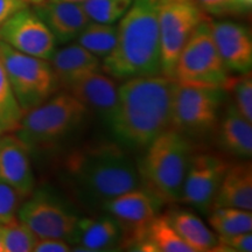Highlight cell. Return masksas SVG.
<instances>
[{
  "instance_id": "cell-1",
  "label": "cell",
  "mask_w": 252,
  "mask_h": 252,
  "mask_svg": "<svg viewBox=\"0 0 252 252\" xmlns=\"http://www.w3.org/2000/svg\"><path fill=\"white\" fill-rule=\"evenodd\" d=\"M175 83L162 74L124 80L109 125L118 144L144 150L168 130Z\"/></svg>"
},
{
  "instance_id": "cell-2",
  "label": "cell",
  "mask_w": 252,
  "mask_h": 252,
  "mask_svg": "<svg viewBox=\"0 0 252 252\" xmlns=\"http://www.w3.org/2000/svg\"><path fill=\"white\" fill-rule=\"evenodd\" d=\"M64 178L74 196L88 208H102L140 185L138 167L117 143H96L75 150L64 162Z\"/></svg>"
},
{
  "instance_id": "cell-3",
  "label": "cell",
  "mask_w": 252,
  "mask_h": 252,
  "mask_svg": "<svg viewBox=\"0 0 252 252\" xmlns=\"http://www.w3.org/2000/svg\"><path fill=\"white\" fill-rule=\"evenodd\" d=\"M159 0H133L117 26L115 48L102 69L116 80L161 74Z\"/></svg>"
},
{
  "instance_id": "cell-4",
  "label": "cell",
  "mask_w": 252,
  "mask_h": 252,
  "mask_svg": "<svg viewBox=\"0 0 252 252\" xmlns=\"http://www.w3.org/2000/svg\"><path fill=\"white\" fill-rule=\"evenodd\" d=\"M88 115L83 104L65 90L25 112L13 133L30 153L50 150L80 131Z\"/></svg>"
},
{
  "instance_id": "cell-5",
  "label": "cell",
  "mask_w": 252,
  "mask_h": 252,
  "mask_svg": "<svg viewBox=\"0 0 252 252\" xmlns=\"http://www.w3.org/2000/svg\"><path fill=\"white\" fill-rule=\"evenodd\" d=\"M139 168L140 181L162 202H178L187 171L190 145L187 137L168 128L146 149Z\"/></svg>"
},
{
  "instance_id": "cell-6",
  "label": "cell",
  "mask_w": 252,
  "mask_h": 252,
  "mask_svg": "<svg viewBox=\"0 0 252 252\" xmlns=\"http://www.w3.org/2000/svg\"><path fill=\"white\" fill-rule=\"evenodd\" d=\"M0 59L24 113L42 104L60 87L48 60L25 54L2 41Z\"/></svg>"
},
{
  "instance_id": "cell-7",
  "label": "cell",
  "mask_w": 252,
  "mask_h": 252,
  "mask_svg": "<svg viewBox=\"0 0 252 252\" xmlns=\"http://www.w3.org/2000/svg\"><path fill=\"white\" fill-rule=\"evenodd\" d=\"M224 98L223 87L176 82L172 99V128L185 137H203L219 123Z\"/></svg>"
},
{
  "instance_id": "cell-8",
  "label": "cell",
  "mask_w": 252,
  "mask_h": 252,
  "mask_svg": "<svg viewBox=\"0 0 252 252\" xmlns=\"http://www.w3.org/2000/svg\"><path fill=\"white\" fill-rule=\"evenodd\" d=\"M174 80L216 87H223L228 80V70L217 52L208 18L195 28L179 55Z\"/></svg>"
},
{
  "instance_id": "cell-9",
  "label": "cell",
  "mask_w": 252,
  "mask_h": 252,
  "mask_svg": "<svg viewBox=\"0 0 252 252\" xmlns=\"http://www.w3.org/2000/svg\"><path fill=\"white\" fill-rule=\"evenodd\" d=\"M204 19L203 12L191 0H159L158 20L162 75L174 78L179 55Z\"/></svg>"
},
{
  "instance_id": "cell-10",
  "label": "cell",
  "mask_w": 252,
  "mask_h": 252,
  "mask_svg": "<svg viewBox=\"0 0 252 252\" xmlns=\"http://www.w3.org/2000/svg\"><path fill=\"white\" fill-rule=\"evenodd\" d=\"M17 219L25 223L37 238H59L69 242L78 216L56 195L37 190L21 206Z\"/></svg>"
},
{
  "instance_id": "cell-11",
  "label": "cell",
  "mask_w": 252,
  "mask_h": 252,
  "mask_svg": "<svg viewBox=\"0 0 252 252\" xmlns=\"http://www.w3.org/2000/svg\"><path fill=\"white\" fill-rule=\"evenodd\" d=\"M161 206L162 201L156 194L138 187L113 197L102 209L118 220L122 241H127L128 247L133 248L147 225L159 215Z\"/></svg>"
},
{
  "instance_id": "cell-12",
  "label": "cell",
  "mask_w": 252,
  "mask_h": 252,
  "mask_svg": "<svg viewBox=\"0 0 252 252\" xmlns=\"http://www.w3.org/2000/svg\"><path fill=\"white\" fill-rule=\"evenodd\" d=\"M230 165L215 154L197 153L189 158L180 201L207 214L213 209L223 175Z\"/></svg>"
},
{
  "instance_id": "cell-13",
  "label": "cell",
  "mask_w": 252,
  "mask_h": 252,
  "mask_svg": "<svg viewBox=\"0 0 252 252\" xmlns=\"http://www.w3.org/2000/svg\"><path fill=\"white\" fill-rule=\"evenodd\" d=\"M0 41L19 52L48 61L56 49L52 32L28 6L0 26Z\"/></svg>"
},
{
  "instance_id": "cell-14",
  "label": "cell",
  "mask_w": 252,
  "mask_h": 252,
  "mask_svg": "<svg viewBox=\"0 0 252 252\" xmlns=\"http://www.w3.org/2000/svg\"><path fill=\"white\" fill-rule=\"evenodd\" d=\"M217 52L226 70L245 74L252 67V39L250 30L234 21H209Z\"/></svg>"
},
{
  "instance_id": "cell-15",
  "label": "cell",
  "mask_w": 252,
  "mask_h": 252,
  "mask_svg": "<svg viewBox=\"0 0 252 252\" xmlns=\"http://www.w3.org/2000/svg\"><path fill=\"white\" fill-rule=\"evenodd\" d=\"M67 91L83 104L88 112L110 125L118 99V87L111 76L102 70L91 72L75 81Z\"/></svg>"
},
{
  "instance_id": "cell-16",
  "label": "cell",
  "mask_w": 252,
  "mask_h": 252,
  "mask_svg": "<svg viewBox=\"0 0 252 252\" xmlns=\"http://www.w3.org/2000/svg\"><path fill=\"white\" fill-rule=\"evenodd\" d=\"M0 181L21 197L30 196L35 186L30 151L13 132L0 135Z\"/></svg>"
},
{
  "instance_id": "cell-17",
  "label": "cell",
  "mask_w": 252,
  "mask_h": 252,
  "mask_svg": "<svg viewBox=\"0 0 252 252\" xmlns=\"http://www.w3.org/2000/svg\"><path fill=\"white\" fill-rule=\"evenodd\" d=\"M33 11L52 32L56 43L62 45L76 40L91 21L81 4L45 1L36 5Z\"/></svg>"
},
{
  "instance_id": "cell-18",
  "label": "cell",
  "mask_w": 252,
  "mask_h": 252,
  "mask_svg": "<svg viewBox=\"0 0 252 252\" xmlns=\"http://www.w3.org/2000/svg\"><path fill=\"white\" fill-rule=\"evenodd\" d=\"M123 231L112 215L78 217L69 242L83 251H111L122 243Z\"/></svg>"
},
{
  "instance_id": "cell-19",
  "label": "cell",
  "mask_w": 252,
  "mask_h": 252,
  "mask_svg": "<svg viewBox=\"0 0 252 252\" xmlns=\"http://www.w3.org/2000/svg\"><path fill=\"white\" fill-rule=\"evenodd\" d=\"M59 86L67 88L75 81L102 69L100 59L78 45H69L55 49L49 60Z\"/></svg>"
},
{
  "instance_id": "cell-20",
  "label": "cell",
  "mask_w": 252,
  "mask_h": 252,
  "mask_svg": "<svg viewBox=\"0 0 252 252\" xmlns=\"http://www.w3.org/2000/svg\"><path fill=\"white\" fill-rule=\"evenodd\" d=\"M252 209V166L250 162L229 166L217 190L214 208Z\"/></svg>"
},
{
  "instance_id": "cell-21",
  "label": "cell",
  "mask_w": 252,
  "mask_h": 252,
  "mask_svg": "<svg viewBox=\"0 0 252 252\" xmlns=\"http://www.w3.org/2000/svg\"><path fill=\"white\" fill-rule=\"evenodd\" d=\"M219 145L223 151L239 159L252 156V123L245 119L230 103L219 125Z\"/></svg>"
},
{
  "instance_id": "cell-22",
  "label": "cell",
  "mask_w": 252,
  "mask_h": 252,
  "mask_svg": "<svg viewBox=\"0 0 252 252\" xmlns=\"http://www.w3.org/2000/svg\"><path fill=\"white\" fill-rule=\"evenodd\" d=\"M166 219L193 252L217 250V235L196 214L187 210H172L167 214Z\"/></svg>"
},
{
  "instance_id": "cell-23",
  "label": "cell",
  "mask_w": 252,
  "mask_h": 252,
  "mask_svg": "<svg viewBox=\"0 0 252 252\" xmlns=\"http://www.w3.org/2000/svg\"><path fill=\"white\" fill-rule=\"evenodd\" d=\"M133 250L145 252H193L165 216L158 215L144 230Z\"/></svg>"
},
{
  "instance_id": "cell-24",
  "label": "cell",
  "mask_w": 252,
  "mask_h": 252,
  "mask_svg": "<svg viewBox=\"0 0 252 252\" xmlns=\"http://www.w3.org/2000/svg\"><path fill=\"white\" fill-rule=\"evenodd\" d=\"M117 41V27L113 24L90 21L77 36L76 43L89 50L97 58L104 59L115 48Z\"/></svg>"
},
{
  "instance_id": "cell-25",
  "label": "cell",
  "mask_w": 252,
  "mask_h": 252,
  "mask_svg": "<svg viewBox=\"0 0 252 252\" xmlns=\"http://www.w3.org/2000/svg\"><path fill=\"white\" fill-rule=\"evenodd\" d=\"M209 224L217 236H228L251 232V210L238 208H214L209 216Z\"/></svg>"
},
{
  "instance_id": "cell-26",
  "label": "cell",
  "mask_w": 252,
  "mask_h": 252,
  "mask_svg": "<svg viewBox=\"0 0 252 252\" xmlns=\"http://www.w3.org/2000/svg\"><path fill=\"white\" fill-rule=\"evenodd\" d=\"M24 112L19 105L0 59V132L12 133L17 130Z\"/></svg>"
},
{
  "instance_id": "cell-27",
  "label": "cell",
  "mask_w": 252,
  "mask_h": 252,
  "mask_svg": "<svg viewBox=\"0 0 252 252\" xmlns=\"http://www.w3.org/2000/svg\"><path fill=\"white\" fill-rule=\"evenodd\" d=\"M36 241V235L18 219L0 223L2 252H33Z\"/></svg>"
},
{
  "instance_id": "cell-28",
  "label": "cell",
  "mask_w": 252,
  "mask_h": 252,
  "mask_svg": "<svg viewBox=\"0 0 252 252\" xmlns=\"http://www.w3.org/2000/svg\"><path fill=\"white\" fill-rule=\"evenodd\" d=\"M133 0H86L82 4L91 21L115 24L126 13Z\"/></svg>"
},
{
  "instance_id": "cell-29",
  "label": "cell",
  "mask_w": 252,
  "mask_h": 252,
  "mask_svg": "<svg viewBox=\"0 0 252 252\" xmlns=\"http://www.w3.org/2000/svg\"><path fill=\"white\" fill-rule=\"evenodd\" d=\"M223 88L231 91L234 105L247 121L252 123V78L251 71L241 74V76L226 80Z\"/></svg>"
},
{
  "instance_id": "cell-30",
  "label": "cell",
  "mask_w": 252,
  "mask_h": 252,
  "mask_svg": "<svg viewBox=\"0 0 252 252\" xmlns=\"http://www.w3.org/2000/svg\"><path fill=\"white\" fill-rule=\"evenodd\" d=\"M201 11L214 15L247 13L249 8L243 0H195Z\"/></svg>"
},
{
  "instance_id": "cell-31",
  "label": "cell",
  "mask_w": 252,
  "mask_h": 252,
  "mask_svg": "<svg viewBox=\"0 0 252 252\" xmlns=\"http://www.w3.org/2000/svg\"><path fill=\"white\" fill-rule=\"evenodd\" d=\"M21 196L13 188L0 181V223L17 219Z\"/></svg>"
},
{
  "instance_id": "cell-32",
  "label": "cell",
  "mask_w": 252,
  "mask_h": 252,
  "mask_svg": "<svg viewBox=\"0 0 252 252\" xmlns=\"http://www.w3.org/2000/svg\"><path fill=\"white\" fill-rule=\"evenodd\" d=\"M217 239H219V245H217L216 251H252L251 232H242V234L228 236H217Z\"/></svg>"
},
{
  "instance_id": "cell-33",
  "label": "cell",
  "mask_w": 252,
  "mask_h": 252,
  "mask_svg": "<svg viewBox=\"0 0 252 252\" xmlns=\"http://www.w3.org/2000/svg\"><path fill=\"white\" fill-rule=\"evenodd\" d=\"M71 250V245L64 239L37 238L33 252H69Z\"/></svg>"
},
{
  "instance_id": "cell-34",
  "label": "cell",
  "mask_w": 252,
  "mask_h": 252,
  "mask_svg": "<svg viewBox=\"0 0 252 252\" xmlns=\"http://www.w3.org/2000/svg\"><path fill=\"white\" fill-rule=\"evenodd\" d=\"M27 6V0H0V26Z\"/></svg>"
},
{
  "instance_id": "cell-35",
  "label": "cell",
  "mask_w": 252,
  "mask_h": 252,
  "mask_svg": "<svg viewBox=\"0 0 252 252\" xmlns=\"http://www.w3.org/2000/svg\"><path fill=\"white\" fill-rule=\"evenodd\" d=\"M46 1H64V2H72V4H83L86 0H46Z\"/></svg>"
},
{
  "instance_id": "cell-36",
  "label": "cell",
  "mask_w": 252,
  "mask_h": 252,
  "mask_svg": "<svg viewBox=\"0 0 252 252\" xmlns=\"http://www.w3.org/2000/svg\"><path fill=\"white\" fill-rule=\"evenodd\" d=\"M45 1H46V0H27L28 4H32V5H34V6L42 4V2H45Z\"/></svg>"
},
{
  "instance_id": "cell-37",
  "label": "cell",
  "mask_w": 252,
  "mask_h": 252,
  "mask_svg": "<svg viewBox=\"0 0 252 252\" xmlns=\"http://www.w3.org/2000/svg\"><path fill=\"white\" fill-rule=\"evenodd\" d=\"M0 252H2V247H1V242H0Z\"/></svg>"
},
{
  "instance_id": "cell-38",
  "label": "cell",
  "mask_w": 252,
  "mask_h": 252,
  "mask_svg": "<svg viewBox=\"0 0 252 252\" xmlns=\"http://www.w3.org/2000/svg\"><path fill=\"white\" fill-rule=\"evenodd\" d=\"M1 134H2V133H1V132H0V135H1Z\"/></svg>"
}]
</instances>
